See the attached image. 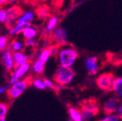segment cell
Wrapping results in <instances>:
<instances>
[{"label": "cell", "instance_id": "cell-31", "mask_svg": "<svg viewBox=\"0 0 122 121\" xmlns=\"http://www.w3.org/2000/svg\"><path fill=\"white\" fill-rule=\"evenodd\" d=\"M65 87V86L62 85V84H59V83H55L54 84V86H53V90H55V91H60L62 90Z\"/></svg>", "mask_w": 122, "mask_h": 121}, {"label": "cell", "instance_id": "cell-7", "mask_svg": "<svg viewBox=\"0 0 122 121\" xmlns=\"http://www.w3.org/2000/svg\"><path fill=\"white\" fill-rule=\"evenodd\" d=\"M52 37H53V42L57 45H63L66 43L67 39H68V35L67 31L64 27H56L54 30L52 31Z\"/></svg>", "mask_w": 122, "mask_h": 121}, {"label": "cell", "instance_id": "cell-20", "mask_svg": "<svg viewBox=\"0 0 122 121\" xmlns=\"http://www.w3.org/2000/svg\"><path fill=\"white\" fill-rule=\"evenodd\" d=\"M113 91L117 96H122V77L115 78L113 86Z\"/></svg>", "mask_w": 122, "mask_h": 121}, {"label": "cell", "instance_id": "cell-19", "mask_svg": "<svg viewBox=\"0 0 122 121\" xmlns=\"http://www.w3.org/2000/svg\"><path fill=\"white\" fill-rule=\"evenodd\" d=\"M59 24V18L57 16H52L48 19L47 25H46V30L48 32H52Z\"/></svg>", "mask_w": 122, "mask_h": 121}, {"label": "cell", "instance_id": "cell-11", "mask_svg": "<svg viewBox=\"0 0 122 121\" xmlns=\"http://www.w3.org/2000/svg\"><path fill=\"white\" fill-rule=\"evenodd\" d=\"M84 64H85V68H86V71L90 75H96L99 70L97 57H94V56L87 57L84 61Z\"/></svg>", "mask_w": 122, "mask_h": 121}, {"label": "cell", "instance_id": "cell-21", "mask_svg": "<svg viewBox=\"0 0 122 121\" xmlns=\"http://www.w3.org/2000/svg\"><path fill=\"white\" fill-rule=\"evenodd\" d=\"M31 85L38 90H44L47 88L45 84V81L42 78H36L31 81Z\"/></svg>", "mask_w": 122, "mask_h": 121}, {"label": "cell", "instance_id": "cell-10", "mask_svg": "<svg viewBox=\"0 0 122 121\" xmlns=\"http://www.w3.org/2000/svg\"><path fill=\"white\" fill-rule=\"evenodd\" d=\"M120 101L116 97H110L106 102H104L103 105V113L105 114H115L118 110V108L120 106Z\"/></svg>", "mask_w": 122, "mask_h": 121}, {"label": "cell", "instance_id": "cell-2", "mask_svg": "<svg viewBox=\"0 0 122 121\" xmlns=\"http://www.w3.org/2000/svg\"><path fill=\"white\" fill-rule=\"evenodd\" d=\"M30 84H31V79L30 77H27L22 78V79L19 80L17 82L14 83L13 85H10V87L8 89L7 91L9 98L12 99V100L18 98L27 89V87L29 86Z\"/></svg>", "mask_w": 122, "mask_h": 121}, {"label": "cell", "instance_id": "cell-30", "mask_svg": "<svg viewBox=\"0 0 122 121\" xmlns=\"http://www.w3.org/2000/svg\"><path fill=\"white\" fill-rule=\"evenodd\" d=\"M44 81H45V84H46L47 88H50V89L53 88L54 83H53V81H51V80H49V79H44Z\"/></svg>", "mask_w": 122, "mask_h": 121}, {"label": "cell", "instance_id": "cell-14", "mask_svg": "<svg viewBox=\"0 0 122 121\" xmlns=\"http://www.w3.org/2000/svg\"><path fill=\"white\" fill-rule=\"evenodd\" d=\"M13 56H14V59H15V66H16V65H20V64H25V63L29 61L28 55L24 53L22 51L14 52Z\"/></svg>", "mask_w": 122, "mask_h": 121}, {"label": "cell", "instance_id": "cell-13", "mask_svg": "<svg viewBox=\"0 0 122 121\" xmlns=\"http://www.w3.org/2000/svg\"><path fill=\"white\" fill-rule=\"evenodd\" d=\"M68 114H69V119L68 120L71 121H83L84 118L82 115L81 111L76 108V107H69L68 108Z\"/></svg>", "mask_w": 122, "mask_h": 121}, {"label": "cell", "instance_id": "cell-34", "mask_svg": "<svg viewBox=\"0 0 122 121\" xmlns=\"http://www.w3.org/2000/svg\"><path fill=\"white\" fill-rule=\"evenodd\" d=\"M7 2H9L8 0H0V5H2V4H5Z\"/></svg>", "mask_w": 122, "mask_h": 121}, {"label": "cell", "instance_id": "cell-22", "mask_svg": "<svg viewBox=\"0 0 122 121\" xmlns=\"http://www.w3.org/2000/svg\"><path fill=\"white\" fill-rule=\"evenodd\" d=\"M10 45V38L7 36H0V53L8 48Z\"/></svg>", "mask_w": 122, "mask_h": 121}, {"label": "cell", "instance_id": "cell-25", "mask_svg": "<svg viewBox=\"0 0 122 121\" xmlns=\"http://www.w3.org/2000/svg\"><path fill=\"white\" fill-rule=\"evenodd\" d=\"M36 13H37V16L41 19H46L49 15L48 8H39Z\"/></svg>", "mask_w": 122, "mask_h": 121}, {"label": "cell", "instance_id": "cell-1", "mask_svg": "<svg viewBox=\"0 0 122 121\" xmlns=\"http://www.w3.org/2000/svg\"><path fill=\"white\" fill-rule=\"evenodd\" d=\"M57 56L59 66L72 67L73 64L76 63V59H78L79 53L74 47H65L59 49Z\"/></svg>", "mask_w": 122, "mask_h": 121}, {"label": "cell", "instance_id": "cell-27", "mask_svg": "<svg viewBox=\"0 0 122 121\" xmlns=\"http://www.w3.org/2000/svg\"><path fill=\"white\" fill-rule=\"evenodd\" d=\"M7 19H8V10L0 9V23L5 24Z\"/></svg>", "mask_w": 122, "mask_h": 121}, {"label": "cell", "instance_id": "cell-28", "mask_svg": "<svg viewBox=\"0 0 122 121\" xmlns=\"http://www.w3.org/2000/svg\"><path fill=\"white\" fill-rule=\"evenodd\" d=\"M24 42L26 47H35L37 44V41L35 38H27V39H25Z\"/></svg>", "mask_w": 122, "mask_h": 121}, {"label": "cell", "instance_id": "cell-3", "mask_svg": "<svg viewBox=\"0 0 122 121\" xmlns=\"http://www.w3.org/2000/svg\"><path fill=\"white\" fill-rule=\"evenodd\" d=\"M75 76H76V73L71 69V67L59 66L53 75V80H54L55 83H59L64 86H66L71 83V81L74 80Z\"/></svg>", "mask_w": 122, "mask_h": 121}, {"label": "cell", "instance_id": "cell-12", "mask_svg": "<svg viewBox=\"0 0 122 121\" xmlns=\"http://www.w3.org/2000/svg\"><path fill=\"white\" fill-rule=\"evenodd\" d=\"M81 113L83 115L84 120H90L91 119L97 115L98 113V108L93 103L86 104L85 106L82 107Z\"/></svg>", "mask_w": 122, "mask_h": 121}, {"label": "cell", "instance_id": "cell-24", "mask_svg": "<svg viewBox=\"0 0 122 121\" xmlns=\"http://www.w3.org/2000/svg\"><path fill=\"white\" fill-rule=\"evenodd\" d=\"M10 106L6 102H0V120L3 118H5L8 114Z\"/></svg>", "mask_w": 122, "mask_h": 121}, {"label": "cell", "instance_id": "cell-26", "mask_svg": "<svg viewBox=\"0 0 122 121\" xmlns=\"http://www.w3.org/2000/svg\"><path fill=\"white\" fill-rule=\"evenodd\" d=\"M102 121H119L120 120V118L119 117L118 114H106L103 119H101Z\"/></svg>", "mask_w": 122, "mask_h": 121}, {"label": "cell", "instance_id": "cell-4", "mask_svg": "<svg viewBox=\"0 0 122 121\" xmlns=\"http://www.w3.org/2000/svg\"><path fill=\"white\" fill-rule=\"evenodd\" d=\"M30 69H31V63L30 61L26 62L25 64H20V65H16L10 74L9 84L13 85L14 83L17 82L19 80L24 78V76L28 73Z\"/></svg>", "mask_w": 122, "mask_h": 121}, {"label": "cell", "instance_id": "cell-6", "mask_svg": "<svg viewBox=\"0 0 122 121\" xmlns=\"http://www.w3.org/2000/svg\"><path fill=\"white\" fill-rule=\"evenodd\" d=\"M0 59H1V62H2L4 68L8 71L9 72L13 71V70L15 67V59H14L13 52L11 51V49H10V47H8L4 51L2 52Z\"/></svg>", "mask_w": 122, "mask_h": 121}, {"label": "cell", "instance_id": "cell-5", "mask_svg": "<svg viewBox=\"0 0 122 121\" xmlns=\"http://www.w3.org/2000/svg\"><path fill=\"white\" fill-rule=\"evenodd\" d=\"M115 81L114 76L111 73H104L98 76L96 81L97 86L105 91H113V86Z\"/></svg>", "mask_w": 122, "mask_h": 121}, {"label": "cell", "instance_id": "cell-8", "mask_svg": "<svg viewBox=\"0 0 122 121\" xmlns=\"http://www.w3.org/2000/svg\"><path fill=\"white\" fill-rule=\"evenodd\" d=\"M20 15H21V10H20L19 7L13 6V7L9 8L8 9V19L4 25L9 27V28L12 27L16 23L18 18L20 16Z\"/></svg>", "mask_w": 122, "mask_h": 121}, {"label": "cell", "instance_id": "cell-15", "mask_svg": "<svg viewBox=\"0 0 122 121\" xmlns=\"http://www.w3.org/2000/svg\"><path fill=\"white\" fill-rule=\"evenodd\" d=\"M25 42H23L22 40L20 39H15L13 41L10 42V45H9V47H10L11 51L13 52H20L24 50V47H25Z\"/></svg>", "mask_w": 122, "mask_h": 121}, {"label": "cell", "instance_id": "cell-35", "mask_svg": "<svg viewBox=\"0 0 122 121\" xmlns=\"http://www.w3.org/2000/svg\"><path fill=\"white\" fill-rule=\"evenodd\" d=\"M10 3H15V2H16V1H18V0H8Z\"/></svg>", "mask_w": 122, "mask_h": 121}, {"label": "cell", "instance_id": "cell-9", "mask_svg": "<svg viewBox=\"0 0 122 121\" xmlns=\"http://www.w3.org/2000/svg\"><path fill=\"white\" fill-rule=\"evenodd\" d=\"M29 25H30V22L23 20L18 18L16 23L12 27H10L9 30V35L10 36H16L17 35L20 34L21 32Z\"/></svg>", "mask_w": 122, "mask_h": 121}, {"label": "cell", "instance_id": "cell-16", "mask_svg": "<svg viewBox=\"0 0 122 121\" xmlns=\"http://www.w3.org/2000/svg\"><path fill=\"white\" fill-rule=\"evenodd\" d=\"M37 29L30 25L21 32V35H22L24 39H27V38H36V36H37Z\"/></svg>", "mask_w": 122, "mask_h": 121}, {"label": "cell", "instance_id": "cell-32", "mask_svg": "<svg viewBox=\"0 0 122 121\" xmlns=\"http://www.w3.org/2000/svg\"><path fill=\"white\" fill-rule=\"evenodd\" d=\"M116 114L119 115V117L120 118V119H122V101L120 103V106L118 108V110H117Z\"/></svg>", "mask_w": 122, "mask_h": 121}, {"label": "cell", "instance_id": "cell-18", "mask_svg": "<svg viewBox=\"0 0 122 121\" xmlns=\"http://www.w3.org/2000/svg\"><path fill=\"white\" fill-rule=\"evenodd\" d=\"M53 53H52V47H46L43 50L40 52L39 55H38V59H40L42 63L44 64H47V62L48 61V59H50Z\"/></svg>", "mask_w": 122, "mask_h": 121}, {"label": "cell", "instance_id": "cell-29", "mask_svg": "<svg viewBox=\"0 0 122 121\" xmlns=\"http://www.w3.org/2000/svg\"><path fill=\"white\" fill-rule=\"evenodd\" d=\"M114 64H122V51L120 52L118 54L115 55L114 60Z\"/></svg>", "mask_w": 122, "mask_h": 121}, {"label": "cell", "instance_id": "cell-33", "mask_svg": "<svg viewBox=\"0 0 122 121\" xmlns=\"http://www.w3.org/2000/svg\"><path fill=\"white\" fill-rule=\"evenodd\" d=\"M8 91V87L5 86H0V95L4 94L5 92Z\"/></svg>", "mask_w": 122, "mask_h": 121}, {"label": "cell", "instance_id": "cell-23", "mask_svg": "<svg viewBox=\"0 0 122 121\" xmlns=\"http://www.w3.org/2000/svg\"><path fill=\"white\" fill-rule=\"evenodd\" d=\"M19 18L21 20H23L31 22L35 18V14H34V12L28 10V11H25V12H24V13L21 14Z\"/></svg>", "mask_w": 122, "mask_h": 121}, {"label": "cell", "instance_id": "cell-17", "mask_svg": "<svg viewBox=\"0 0 122 121\" xmlns=\"http://www.w3.org/2000/svg\"><path fill=\"white\" fill-rule=\"evenodd\" d=\"M45 69V64L42 63L40 59H36L31 64V70L36 75H41L43 73Z\"/></svg>", "mask_w": 122, "mask_h": 121}]
</instances>
